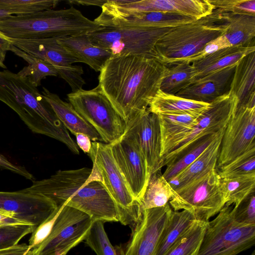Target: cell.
Masks as SVG:
<instances>
[{
  "label": "cell",
  "mask_w": 255,
  "mask_h": 255,
  "mask_svg": "<svg viewBox=\"0 0 255 255\" xmlns=\"http://www.w3.org/2000/svg\"><path fill=\"white\" fill-rule=\"evenodd\" d=\"M167 69L150 56L113 57L100 71L98 85L127 124L147 109L160 89Z\"/></svg>",
  "instance_id": "cell-1"
},
{
  "label": "cell",
  "mask_w": 255,
  "mask_h": 255,
  "mask_svg": "<svg viewBox=\"0 0 255 255\" xmlns=\"http://www.w3.org/2000/svg\"><path fill=\"white\" fill-rule=\"evenodd\" d=\"M23 192L46 197L88 215L94 221L120 222V212L96 173L88 167L59 170L48 178L33 181Z\"/></svg>",
  "instance_id": "cell-2"
},
{
  "label": "cell",
  "mask_w": 255,
  "mask_h": 255,
  "mask_svg": "<svg viewBox=\"0 0 255 255\" xmlns=\"http://www.w3.org/2000/svg\"><path fill=\"white\" fill-rule=\"evenodd\" d=\"M0 101L16 112L33 132L55 139L79 154L67 129L42 93L26 78L8 70L0 71Z\"/></svg>",
  "instance_id": "cell-3"
},
{
  "label": "cell",
  "mask_w": 255,
  "mask_h": 255,
  "mask_svg": "<svg viewBox=\"0 0 255 255\" xmlns=\"http://www.w3.org/2000/svg\"><path fill=\"white\" fill-rule=\"evenodd\" d=\"M101 26L77 9H50L22 15L0 17V31L15 39L59 38L87 34Z\"/></svg>",
  "instance_id": "cell-4"
},
{
  "label": "cell",
  "mask_w": 255,
  "mask_h": 255,
  "mask_svg": "<svg viewBox=\"0 0 255 255\" xmlns=\"http://www.w3.org/2000/svg\"><path fill=\"white\" fill-rule=\"evenodd\" d=\"M226 29L220 13L213 10L208 15L173 28L161 37L155 46V57L166 65L181 61L198 53Z\"/></svg>",
  "instance_id": "cell-5"
},
{
  "label": "cell",
  "mask_w": 255,
  "mask_h": 255,
  "mask_svg": "<svg viewBox=\"0 0 255 255\" xmlns=\"http://www.w3.org/2000/svg\"><path fill=\"white\" fill-rule=\"evenodd\" d=\"M234 206L225 204L207 222L198 255H237L255 246V224L237 222Z\"/></svg>",
  "instance_id": "cell-6"
},
{
  "label": "cell",
  "mask_w": 255,
  "mask_h": 255,
  "mask_svg": "<svg viewBox=\"0 0 255 255\" xmlns=\"http://www.w3.org/2000/svg\"><path fill=\"white\" fill-rule=\"evenodd\" d=\"M88 154L92 161V169L97 174L98 180L104 185L119 209L120 222L132 228L141 211L139 203L133 196L115 160L110 144L92 141Z\"/></svg>",
  "instance_id": "cell-7"
},
{
  "label": "cell",
  "mask_w": 255,
  "mask_h": 255,
  "mask_svg": "<svg viewBox=\"0 0 255 255\" xmlns=\"http://www.w3.org/2000/svg\"><path fill=\"white\" fill-rule=\"evenodd\" d=\"M226 203L221 178L216 168L180 189L173 190L169 200L174 211L186 210L195 220L203 222L218 214Z\"/></svg>",
  "instance_id": "cell-8"
},
{
  "label": "cell",
  "mask_w": 255,
  "mask_h": 255,
  "mask_svg": "<svg viewBox=\"0 0 255 255\" xmlns=\"http://www.w3.org/2000/svg\"><path fill=\"white\" fill-rule=\"evenodd\" d=\"M69 103L100 134L107 144L120 139L127 124L115 110L98 85L89 90L81 89L67 94Z\"/></svg>",
  "instance_id": "cell-9"
},
{
  "label": "cell",
  "mask_w": 255,
  "mask_h": 255,
  "mask_svg": "<svg viewBox=\"0 0 255 255\" xmlns=\"http://www.w3.org/2000/svg\"><path fill=\"white\" fill-rule=\"evenodd\" d=\"M173 28L101 26L87 35L93 44L110 51L111 58L128 55L155 57L157 42Z\"/></svg>",
  "instance_id": "cell-10"
},
{
  "label": "cell",
  "mask_w": 255,
  "mask_h": 255,
  "mask_svg": "<svg viewBox=\"0 0 255 255\" xmlns=\"http://www.w3.org/2000/svg\"><path fill=\"white\" fill-rule=\"evenodd\" d=\"M238 99L230 91L210 103L197 118L196 125L189 130L171 138L162 146L158 170L187 145L202 136L219 132L224 129L236 112Z\"/></svg>",
  "instance_id": "cell-11"
},
{
  "label": "cell",
  "mask_w": 255,
  "mask_h": 255,
  "mask_svg": "<svg viewBox=\"0 0 255 255\" xmlns=\"http://www.w3.org/2000/svg\"><path fill=\"white\" fill-rule=\"evenodd\" d=\"M50 234L33 255H66L84 241L94 221L87 214L63 204Z\"/></svg>",
  "instance_id": "cell-12"
},
{
  "label": "cell",
  "mask_w": 255,
  "mask_h": 255,
  "mask_svg": "<svg viewBox=\"0 0 255 255\" xmlns=\"http://www.w3.org/2000/svg\"><path fill=\"white\" fill-rule=\"evenodd\" d=\"M101 8L102 12L97 17L96 21L103 26L175 27L197 19L167 12L130 10L116 5L110 0H108Z\"/></svg>",
  "instance_id": "cell-13"
},
{
  "label": "cell",
  "mask_w": 255,
  "mask_h": 255,
  "mask_svg": "<svg viewBox=\"0 0 255 255\" xmlns=\"http://www.w3.org/2000/svg\"><path fill=\"white\" fill-rule=\"evenodd\" d=\"M255 108L237 109L224 129L216 169L255 148Z\"/></svg>",
  "instance_id": "cell-14"
},
{
  "label": "cell",
  "mask_w": 255,
  "mask_h": 255,
  "mask_svg": "<svg viewBox=\"0 0 255 255\" xmlns=\"http://www.w3.org/2000/svg\"><path fill=\"white\" fill-rule=\"evenodd\" d=\"M168 203L144 210L132 228L131 237L118 255H154L159 239L172 212Z\"/></svg>",
  "instance_id": "cell-15"
},
{
  "label": "cell",
  "mask_w": 255,
  "mask_h": 255,
  "mask_svg": "<svg viewBox=\"0 0 255 255\" xmlns=\"http://www.w3.org/2000/svg\"><path fill=\"white\" fill-rule=\"evenodd\" d=\"M110 144L116 162L140 205L151 176L145 157L137 144L125 136Z\"/></svg>",
  "instance_id": "cell-16"
},
{
  "label": "cell",
  "mask_w": 255,
  "mask_h": 255,
  "mask_svg": "<svg viewBox=\"0 0 255 255\" xmlns=\"http://www.w3.org/2000/svg\"><path fill=\"white\" fill-rule=\"evenodd\" d=\"M123 135L137 144L145 158L150 174L157 171L162 150L158 115L147 109L138 114L127 123Z\"/></svg>",
  "instance_id": "cell-17"
},
{
  "label": "cell",
  "mask_w": 255,
  "mask_h": 255,
  "mask_svg": "<svg viewBox=\"0 0 255 255\" xmlns=\"http://www.w3.org/2000/svg\"><path fill=\"white\" fill-rule=\"evenodd\" d=\"M58 208L50 199L42 195L22 191H0V209L35 229Z\"/></svg>",
  "instance_id": "cell-18"
},
{
  "label": "cell",
  "mask_w": 255,
  "mask_h": 255,
  "mask_svg": "<svg viewBox=\"0 0 255 255\" xmlns=\"http://www.w3.org/2000/svg\"><path fill=\"white\" fill-rule=\"evenodd\" d=\"M116 5L126 9L144 11L174 13L199 19L214 10L208 0H110Z\"/></svg>",
  "instance_id": "cell-19"
},
{
  "label": "cell",
  "mask_w": 255,
  "mask_h": 255,
  "mask_svg": "<svg viewBox=\"0 0 255 255\" xmlns=\"http://www.w3.org/2000/svg\"><path fill=\"white\" fill-rule=\"evenodd\" d=\"M236 65L225 67L195 81L175 95L209 104L230 91Z\"/></svg>",
  "instance_id": "cell-20"
},
{
  "label": "cell",
  "mask_w": 255,
  "mask_h": 255,
  "mask_svg": "<svg viewBox=\"0 0 255 255\" xmlns=\"http://www.w3.org/2000/svg\"><path fill=\"white\" fill-rule=\"evenodd\" d=\"M9 38L13 45L48 62L57 70L70 67L73 63L78 62L58 42V38Z\"/></svg>",
  "instance_id": "cell-21"
},
{
  "label": "cell",
  "mask_w": 255,
  "mask_h": 255,
  "mask_svg": "<svg viewBox=\"0 0 255 255\" xmlns=\"http://www.w3.org/2000/svg\"><path fill=\"white\" fill-rule=\"evenodd\" d=\"M41 93L68 130L74 135L83 133L87 135L93 141L104 143L98 132L75 110L70 103L63 101L59 96L51 93L45 87H43Z\"/></svg>",
  "instance_id": "cell-22"
},
{
  "label": "cell",
  "mask_w": 255,
  "mask_h": 255,
  "mask_svg": "<svg viewBox=\"0 0 255 255\" xmlns=\"http://www.w3.org/2000/svg\"><path fill=\"white\" fill-rule=\"evenodd\" d=\"M230 91L238 99L236 109L255 108V51L237 63Z\"/></svg>",
  "instance_id": "cell-23"
},
{
  "label": "cell",
  "mask_w": 255,
  "mask_h": 255,
  "mask_svg": "<svg viewBox=\"0 0 255 255\" xmlns=\"http://www.w3.org/2000/svg\"><path fill=\"white\" fill-rule=\"evenodd\" d=\"M58 42L78 62L84 63L100 72L111 58L108 50L93 44L87 34L57 38Z\"/></svg>",
  "instance_id": "cell-24"
},
{
  "label": "cell",
  "mask_w": 255,
  "mask_h": 255,
  "mask_svg": "<svg viewBox=\"0 0 255 255\" xmlns=\"http://www.w3.org/2000/svg\"><path fill=\"white\" fill-rule=\"evenodd\" d=\"M254 51L255 45L238 44L219 50L191 62L196 73L193 82L225 67L237 64L242 58Z\"/></svg>",
  "instance_id": "cell-25"
},
{
  "label": "cell",
  "mask_w": 255,
  "mask_h": 255,
  "mask_svg": "<svg viewBox=\"0 0 255 255\" xmlns=\"http://www.w3.org/2000/svg\"><path fill=\"white\" fill-rule=\"evenodd\" d=\"M224 131L193 162L168 182L174 191L216 168Z\"/></svg>",
  "instance_id": "cell-26"
},
{
  "label": "cell",
  "mask_w": 255,
  "mask_h": 255,
  "mask_svg": "<svg viewBox=\"0 0 255 255\" xmlns=\"http://www.w3.org/2000/svg\"><path fill=\"white\" fill-rule=\"evenodd\" d=\"M209 106L208 103L190 100L159 90L147 110L156 115L187 114L199 117Z\"/></svg>",
  "instance_id": "cell-27"
},
{
  "label": "cell",
  "mask_w": 255,
  "mask_h": 255,
  "mask_svg": "<svg viewBox=\"0 0 255 255\" xmlns=\"http://www.w3.org/2000/svg\"><path fill=\"white\" fill-rule=\"evenodd\" d=\"M225 128L218 133L201 137L169 159L164 164L166 168L162 174L166 181H170L193 162Z\"/></svg>",
  "instance_id": "cell-28"
},
{
  "label": "cell",
  "mask_w": 255,
  "mask_h": 255,
  "mask_svg": "<svg viewBox=\"0 0 255 255\" xmlns=\"http://www.w3.org/2000/svg\"><path fill=\"white\" fill-rule=\"evenodd\" d=\"M219 13L227 24L223 35L231 46L255 45V15Z\"/></svg>",
  "instance_id": "cell-29"
},
{
  "label": "cell",
  "mask_w": 255,
  "mask_h": 255,
  "mask_svg": "<svg viewBox=\"0 0 255 255\" xmlns=\"http://www.w3.org/2000/svg\"><path fill=\"white\" fill-rule=\"evenodd\" d=\"M186 210L172 211L160 236L154 255H165L181 239L194 221Z\"/></svg>",
  "instance_id": "cell-30"
},
{
  "label": "cell",
  "mask_w": 255,
  "mask_h": 255,
  "mask_svg": "<svg viewBox=\"0 0 255 255\" xmlns=\"http://www.w3.org/2000/svg\"><path fill=\"white\" fill-rule=\"evenodd\" d=\"M9 51L28 63V65L24 67L17 74L21 77L26 78L34 87L39 86L41 80L47 76H58L56 68L48 62L27 53L12 44Z\"/></svg>",
  "instance_id": "cell-31"
},
{
  "label": "cell",
  "mask_w": 255,
  "mask_h": 255,
  "mask_svg": "<svg viewBox=\"0 0 255 255\" xmlns=\"http://www.w3.org/2000/svg\"><path fill=\"white\" fill-rule=\"evenodd\" d=\"M172 196V188L161 174L160 170L157 171L151 175L140 202V210L164 206Z\"/></svg>",
  "instance_id": "cell-32"
},
{
  "label": "cell",
  "mask_w": 255,
  "mask_h": 255,
  "mask_svg": "<svg viewBox=\"0 0 255 255\" xmlns=\"http://www.w3.org/2000/svg\"><path fill=\"white\" fill-rule=\"evenodd\" d=\"M166 66L167 73L160 89L162 92L175 95L193 83L196 73L191 62L182 61Z\"/></svg>",
  "instance_id": "cell-33"
},
{
  "label": "cell",
  "mask_w": 255,
  "mask_h": 255,
  "mask_svg": "<svg viewBox=\"0 0 255 255\" xmlns=\"http://www.w3.org/2000/svg\"><path fill=\"white\" fill-rule=\"evenodd\" d=\"M221 184L226 205L236 206L250 194L255 192V174L221 178Z\"/></svg>",
  "instance_id": "cell-34"
},
{
  "label": "cell",
  "mask_w": 255,
  "mask_h": 255,
  "mask_svg": "<svg viewBox=\"0 0 255 255\" xmlns=\"http://www.w3.org/2000/svg\"><path fill=\"white\" fill-rule=\"evenodd\" d=\"M162 146L171 138L185 132L197 124V118L187 114H159Z\"/></svg>",
  "instance_id": "cell-35"
},
{
  "label": "cell",
  "mask_w": 255,
  "mask_h": 255,
  "mask_svg": "<svg viewBox=\"0 0 255 255\" xmlns=\"http://www.w3.org/2000/svg\"><path fill=\"white\" fill-rule=\"evenodd\" d=\"M207 222L194 220L184 236L165 255H198Z\"/></svg>",
  "instance_id": "cell-36"
},
{
  "label": "cell",
  "mask_w": 255,
  "mask_h": 255,
  "mask_svg": "<svg viewBox=\"0 0 255 255\" xmlns=\"http://www.w3.org/2000/svg\"><path fill=\"white\" fill-rule=\"evenodd\" d=\"M59 0H0V10L7 15H26L52 9Z\"/></svg>",
  "instance_id": "cell-37"
},
{
  "label": "cell",
  "mask_w": 255,
  "mask_h": 255,
  "mask_svg": "<svg viewBox=\"0 0 255 255\" xmlns=\"http://www.w3.org/2000/svg\"><path fill=\"white\" fill-rule=\"evenodd\" d=\"M217 171L221 178L255 174V148L240 155L230 163L217 169Z\"/></svg>",
  "instance_id": "cell-38"
},
{
  "label": "cell",
  "mask_w": 255,
  "mask_h": 255,
  "mask_svg": "<svg viewBox=\"0 0 255 255\" xmlns=\"http://www.w3.org/2000/svg\"><path fill=\"white\" fill-rule=\"evenodd\" d=\"M84 241L97 255H118L102 222L94 221Z\"/></svg>",
  "instance_id": "cell-39"
},
{
  "label": "cell",
  "mask_w": 255,
  "mask_h": 255,
  "mask_svg": "<svg viewBox=\"0 0 255 255\" xmlns=\"http://www.w3.org/2000/svg\"><path fill=\"white\" fill-rule=\"evenodd\" d=\"M219 13L255 15V0H208Z\"/></svg>",
  "instance_id": "cell-40"
},
{
  "label": "cell",
  "mask_w": 255,
  "mask_h": 255,
  "mask_svg": "<svg viewBox=\"0 0 255 255\" xmlns=\"http://www.w3.org/2000/svg\"><path fill=\"white\" fill-rule=\"evenodd\" d=\"M35 229L29 225H8L0 228V250L18 244L26 235L32 233Z\"/></svg>",
  "instance_id": "cell-41"
},
{
  "label": "cell",
  "mask_w": 255,
  "mask_h": 255,
  "mask_svg": "<svg viewBox=\"0 0 255 255\" xmlns=\"http://www.w3.org/2000/svg\"><path fill=\"white\" fill-rule=\"evenodd\" d=\"M59 209L60 206H58L57 209L32 233L27 253L30 252L33 255L35 251L47 239L52 229Z\"/></svg>",
  "instance_id": "cell-42"
},
{
  "label": "cell",
  "mask_w": 255,
  "mask_h": 255,
  "mask_svg": "<svg viewBox=\"0 0 255 255\" xmlns=\"http://www.w3.org/2000/svg\"><path fill=\"white\" fill-rule=\"evenodd\" d=\"M233 213L234 219L240 223L255 224V192L250 194L239 204L234 206Z\"/></svg>",
  "instance_id": "cell-43"
},
{
  "label": "cell",
  "mask_w": 255,
  "mask_h": 255,
  "mask_svg": "<svg viewBox=\"0 0 255 255\" xmlns=\"http://www.w3.org/2000/svg\"><path fill=\"white\" fill-rule=\"evenodd\" d=\"M230 46H231L230 45L227 39L223 34H222L208 42L203 48L196 54L182 61H187L191 63L208 56L219 50Z\"/></svg>",
  "instance_id": "cell-44"
},
{
  "label": "cell",
  "mask_w": 255,
  "mask_h": 255,
  "mask_svg": "<svg viewBox=\"0 0 255 255\" xmlns=\"http://www.w3.org/2000/svg\"><path fill=\"white\" fill-rule=\"evenodd\" d=\"M0 166L3 168L21 176L25 178L32 180H34V178L32 174L29 173L24 167L13 164L10 162L4 156L0 154Z\"/></svg>",
  "instance_id": "cell-45"
},
{
  "label": "cell",
  "mask_w": 255,
  "mask_h": 255,
  "mask_svg": "<svg viewBox=\"0 0 255 255\" xmlns=\"http://www.w3.org/2000/svg\"><path fill=\"white\" fill-rule=\"evenodd\" d=\"M28 245L26 244H18L12 247L0 250V255H33L31 252H27Z\"/></svg>",
  "instance_id": "cell-46"
},
{
  "label": "cell",
  "mask_w": 255,
  "mask_h": 255,
  "mask_svg": "<svg viewBox=\"0 0 255 255\" xmlns=\"http://www.w3.org/2000/svg\"><path fill=\"white\" fill-rule=\"evenodd\" d=\"M13 225L27 224L15 219L10 213L0 209V228Z\"/></svg>",
  "instance_id": "cell-47"
},
{
  "label": "cell",
  "mask_w": 255,
  "mask_h": 255,
  "mask_svg": "<svg viewBox=\"0 0 255 255\" xmlns=\"http://www.w3.org/2000/svg\"><path fill=\"white\" fill-rule=\"evenodd\" d=\"M75 135L77 146L84 152L88 154L92 146V142L90 137L87 135L83 133H76Z\"/></svg>",
  "instance_id": "cell-48"
},
{
  "label": "cell",
  "mask_w": 255,
  "mask_h": 255,
  "mask_svg": "<svg viewBox=\"0 0 255 255\" xmlns=\"http://www.w3.org/2000/svg\"><path fill=\"white\" fill-rule=\"evenodd\" d=\"M12 45L9 38L0 31V63L4 64L6 52Z\"/></svg>",
  "instance_id": "cell-49"
},
{
  "label": "cell",
  "mask_w": 255,
  "mask_h": 255,
  "mask_svg": "<svg viewBox=\"0 0 255 255\" xmlns=\"http://www.w3.org/2000/svg\"><path fill=\"white\" fill-rule=\"evenodd\" d=\"M108 0H72L67 2L70 4L82 5H95L101 7Z\"/></svg>",
  "instance_id": "cell-50"
},
{
  "label": "cell",
  "mask_w": 255,
  "mask_h": 255,
  "mask_svg": "<svg viewBox=\"0 0 255 255\" xmlns=\"http://www.w3.org/2000/svg\"><path fill=\"white\" fill-rule=\"evenodd\" d=\"M0 67L3 68H6V66L4 64L1 63H0Z\"/></svg>",
  "instance_id": "cell-51"
},
{
  "label": "cell",
  "mask_w": 255,
  "mask_h": 255,
  "mask_svg": "<svg viewBox=\"0 0 255 255\" xmlns=\"http://www.w3.org/2000/svg\"><path fill=\"white\" fill-rule=\"evenodd\" d=\"M250 255H255V251H254Z\"/></svg>",
  "instance_id": "cell-52"
}]
</instances>
